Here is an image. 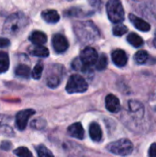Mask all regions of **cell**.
<instances>
[{
  "label": "cell",
  "mask_w": 156,
  "mask_h": 157,
  "mask_svg": "<svg viewBox=\"0 0 156 157\" xmlns=\"http://www.w3.org/2000/svg\"><path fill=\"white\" fill-rule=\"evenodd\" d=\"M64 75V68L63 66L60 65V64H54L52 66L50 67L48 74H47V77H46V83L47 86L51 88H55L57 87Z\"/></svg>",
  "instance_id": "5"
},
{
  "label": "cell",
  "mask_w": 156,
  "mask_h": 157,
  "mask_svg": "<svg viewBox=\"0 0 156 157\" xmlns=\"http://www.w3.org/2000/svg\"><path fill=\"white\" fill-rule=\"evenodd\" d=\"M9 67V58L6 52H0V74L6 73Z\"/></svg>",
  "instance_id": "20"
},
{
  "label": "cell",
  "mask_w": 156,
  "mask_h": 157,
  "mask_svg": "<svg viewBox=\"0 0 156 157\" xmlns=\"http://www.w3.org/2000/svg\"><path fill=\"white\" fill-rule=\"evenodd\" d=\"M107 66H108V57L106 54L102 53L96 63V68L98 71H102V70L106 69Z\"/></svg>",
  "instance_id": "22"
},
{
  "label": "cell",
  "mask_w": 156,
  "mask_h": 157,
  "mask_svg": "<svg viewBox=\"0 0 156 157\" xmlns=\"http://www.w3.org/2000/svg\"><path fill=\"white\" fill-rule=\"evenodd\" d=\"M45 125H46V122L41 119H36L31 122V127H33L34 129H38V130L43 129Z\"/></svg>",
  "instance_id": "28"
},
{
  "label": "cell",
  "mask_w": 156,
  "mask_h": 157,
  "mask_svg": "<svg viewBox=\"0 0 156 157\" xmlns=\"http://www.w3.org/2000/svg\"><path fill=\"white\" fill-rule=\"evenodd\" d=\"M127 31H128L127 27L124 26V25H122V24H118V25H116V26L113 28V34H114L115 36L120 37V36L124 35Z\"/></svg>",
  "instance_id": "27"
},
{
  "label": "cell",
  "mask_w": 156,
  "mask_h": 157,
  "mask_svg": "<svg viewBox=\"0 0 156 157\" xmlns=\"http://www.w3.org/2000/svg\"><path fill=\"white\" fill-rule=\"evenodd\" d=\"M10 44V41L8 39L6 38H0V48H5V47H7L9 46Z\"/></svg>",
  "instance_id": "29"
},
{
  "label": "cell",
  "mask_w": 156,
  "mask_h": 157,
  "mask_svg": "<svg viewBox=\"0 0 156 157\" xmlns=\"http://www.w3.org/2000/svg\"><path fill=\"white\" fill-rule=\"evenodd\" d=\"M42 72H43V64H42V63H38L35 65V67L33 68L31 75H32V77L34 79L38 80V79H40L41 77Z\"/></svg>",
  "instance_id": "24"
},
{
  "label": "cell",
  "mask_w": 156,
  "mask_h": 157,
  "mask_svg": "<svg viewBox=\"0 0 156 157\" xmlns=\"http://www.w3.org/2000/svg\"><path fill=\"white\" fill-rule=\"evenodd\" d=\"M74 28L77 38L81 41H92L99 37L97 28L90 21L77 22Z\"/></svg>",
  "instance_id": "1"
},
{
  "label": "cell",
  "mask_w": 156,
  "mask_h": 157,
  "mask_svg": "<svg viewBox=\"0 0 156 157\" xmlns=\"http://www.w3.org/2000/svg\"><path fill=\"white\" fill-rule=\"evenodd\" d=\"M35 111L33 109H24L19 111L16 116V125L19 131L25 130L29 118L34 115Z\"/></svg>",
  "instance_id": "8"
},
{
  "label": "cell",
  "mask_w": 156,
  "mask_h": 157,
  "mask_svg": "<svg viewBox=\"0 0 156 157\" xmlns=\"http://www.w3.org/2000/svg\"><path fill=\"white\" fill-rule=\"evenodd\" d=\"M106 108L108 111L112 113H117L120 110V99L115 95H108L106 97Z\"/></svg>",
  "instance_id": "10"
},
{
  "label": "cell",
  "mask_w": 156,
  "mask_h": 157,
  "mask_svg": "<svg viewBox=\"0 0 156 157\" xmlns=\"http://www.w3.org/2000/svg\"><path fill=\"white\" fill-rule=\"evenodd\" d=\"M52 47L57 53H63L68 49L69 43L63 35L55 34L52 38Z\"/></svg>",
  "instance_id": "9"
},
{
  "label": "cell",
  "mask_w": 156,
  "mask_h": 157,
  "mask_svg": "<svg viewBox=\"0 0 156 157\" xmlns=\"http://www.w3.org/2000/svg\"><path fill=\"white\" fill-rule=\"evenodd\" d=\"M87 1L93 7H98L101 4V0H87Z\"/></svg>",
  "instance_id": "31"
},
{
  "label": "cell",
  "mask_w": 156,
  "mask_h": 157,
  "mask_svg": "<svg viewBox=\"0 0 156 157\" xmlns=\"http://www.w3.org/2000/svg\"><path fill=\"white\" fill-rule=\"evenodd\" d=\"M10 144L8 143V142H4L3 144H2V145H1V148H3V149H5L6 151H8L9 150V148H10Z\"/></svg>",
  "instance_id": "32"
},
{
  "label": "cell",
  "mask_w": 156,
  "mask_h": 157,
  "mask_svg": "<svg viewBox=\"0 0 156 157\" xmlns=\"http://www.w3.org/2000/svg\"><path fill=\"white\" fill-rule=\"evenodd\" d=\"M79 59L81 60V62L85 65L90 67V66H92V65L97 63V62L98 60V54H97V51L94 48H92V47H86L81 52Z\"/></svg>",
  "instance_id": "7"
},
{
  "label": "cell",
  "mask_w": 156,
  "mask_h": 157,
  "mask_svg": "<svg viewBox=\"0 0 156 157\" xmlns=\"http://www.w3.org/2000/svg\"><path fill=\"white\" fill-rule=\"evenodd\" d=\"M107 149L108 152L114 155H120V156H127L132 153L133 144L129 139L123 138L109 144L107 146Z\"/></svg>",
  "instance_id": "4"
},
{
  "label": "cell",
  "mask_w": 156,
  "mask_h": 157,
  "mask_svg": "<svg viewBox=\"0 0 156 157\" xmlns=\"http://www.w3.org/2000/svg\"><path fill=\"white\" fill-rule=\"evenodd\" d=\"M68 133L72 136L74 137L76 139H83L84 138V134H85V131L84 128L82 126V124L80 122H76L72 124L69 128H68Z\"/></svg>",
  "instance_id": "13"
},
{
  "label": "cell",
  "mask_w": 156,
  "mask_h": 157,
  "mask_svg": "<svg viewBox=\"0 0 156 157\" xmlns=\"http://www.w3.org/2000/svg\"><path fill=\"white\" fill-rule=\"evenodd\" d=\"M149 156L156 157V143L151 145L150 150H149Z\"/></svg>",
  "instance_id": "30"
},
{
  "label": "cell",
  "mask_w": 156,
  "mask_h": 157,
  "mask_svg": "<svg viewBox=\"0 0 156 157\" xmlns=\"http://www.w3.org/2000/svg\"><path fill=\"white\" fill-rule=\"evenodd\" d=\"M129 18L137 29H139L141 31H144V32L149 31L151 29V25L148 22L144 21L143 19H142L141 17H139L133 14H130Z\"/></svg>",
  "instance_id": "11"
},
{
  "label": "cell",
  "mask_w": 156,
  "mask_h": 157,
  "mask_svg": "<svg viewBox=\"0 0 156 157\" xmlns=\"http://www.w3.org/2000/svg\"><path fill=\"white\" fill-rule=\"evenodd\" d=\"M26 17L20 13H16L6 19L4 25V32L10 35H16L26 26Z\"/></svg>",
  "instance_id": "2"
},
{
  "label": "cell",
  "mask_w": 156,
  "mask_h": 157,
  "mask_svg": "<svg viewBox=\"0 0 156 157\" xmlns=\"http://www.w3.org/2000/svg\"><path fill=\"white\" fill-rule=\"evenodd\" d=\"M106 8L108 17L111 22L119 24L124 20L125 13L120 0H109Z\"/></svg>",
  "instance_id": "3"
},
{
  "label": "cell",
  "mask_w": 156,
  "mask_h": 157,
  "mask_svg": "<svg viewBox=\"0 0 156 157\" xmlns=\"http://www.w3.org/2000/svg\"><path fill=\"white\" fill-rule=\"evenodd\" d=\"M15 75L18 77L22 78H29L30 75V69L28 65L19 64L15 69Z\"/></svg>",
  "instance_id": "18"
},
{
  "label": "cell",
  "mask_w": 156,
  "mask_h": 157,
  "mask_svg": "<svg viewBox=\"0 0 156 157\" xmlns=\"http://www.w3.org/2000/svg\"><path fill=\"white\" fill-rule=\"evenodd\" d=\"M65 88L69 94L83 93L87 90L88 84L83 76L79 75H73L70 76Z\"/></svg>",
  "instance_id": "6"
},
{
  "label": "cell",
  "mask_w": 156,
  "mask_h": 157,
  "mask_svg": "<svg viewBox=\"0 0 156 157\" xmlns=\"http://www.w3.org/2000/svg\"><path fill=\"white\" fill-rule=\"evenodd\" d=\"M29 40L36 46H41L47 41V36L42 31H33L29 36Z\"/></svg>",
  "instance_id": "14"
},
{
  "label": "cell",
  "mask_w": 156,
  "mask_h": 157,
  "mask_svg": "<svg viewBox=\"0 0 156 157\" xmlns=\"http://www.w3.org/2000/svg\"><path fill=\"white\" fill-rule=\"evenodd\" d=\"M111 57L113 63L119 67H123L124 65H126L128 62V56L126 52L122 50H115L112 52Z\"/></svg>",
  "instance_id": "12"
},
{
  "label": "cell",
  "mask_w": 156,
  "mask_h": 157,
  "mask_svg": "<svg viewBox=\"0 0 156 157\" xmlns=\"http://www.w3.org/2000/svg\"><path fill=\"white\" fill-rule=\"evenodd\" d=\"M41 17L47 23H57L60 20V16L54 9L44 10L41 13Z\"/></svg>",
  "instance_id": "16"
},
{
  "label": "cell",
  "mask_w": 156,
  "mask_h": 157,
  "mask_svg": "<svg viewBox=\"0 0 156 157\" xmlns=\"http://www.w3.org/2000/svg\"><path fill=\"white\" fill-rule=\"evenodd\" d=\"M154 46L156 47V36H155V39H154Z\"/></svg>",
  "instance_id": "33"
},
{
  "label": "cell",
  "mask_w": 156,
  "mask_h": 157,
  "mask_svg": "<svg viewBox=\"0 0 156 157\" xmlns=\"http://www.w3.org/2000/svg\"><path fill=\"white\" fill-rule=\"evenodd\" d=\"M15 155L17 157H33L31 152L26 147H19L15 150Z\"/></svg>",
  "instance_id": "26"
},
{
  "label": "cell",
  "mask_w": 156,
  "mask_h": 157,
  "mask_svg": "<svg viewBox=\"0 0 156 157\" xmlns=\"http://www.w3.org/2000/svg\"><path fill=\"white\" fill-rule=\"evenodd\" d=\"M127 40L128 42L132 45L133 47H136V48H139L141 46L143 45V40L136 33H130L127 37Z\"/></svg>",
  "instance_id": "19"
},
{
  "label": "cell",
  "mask_w": 156,
  "mask_h": 157,
  "mask_svg": "<svg viewBox=\"0 0 156 157\" xmlns=\"http://www.w3.org/2000/svg\"><path fill=\"white\" fill-rule=\"evenodd\" d=\"M89 135L94 142H100L102 139V130L97 122H92L89 125Z\"/></svg>",
  "instance_id": "15"
},
{
  "label": "cell",
  "mask_w": 156,
  "mask_h": 157,
  "mask_svg": "<svg viewBox=\"0 0 156 157\" xmlns=\"http://www.w3.org/2000/svg\"><path fill=\"white\" fill-rule=\"evenodd\" d=\"M29 52L34 55V56H38V57H48L49 56V50L44 47V46H34L31 47L29 49Z\"/></svg>",
  "instance_id": "17"
},
{
  "label": "cell",
  "mask_w": 156,
  "mask_h": 157,
  "mask_svg": "<svg viewBox=\"0 0 156 157\" xmlns=\"http://www.w3.org/2000/svg\"><path fill=\"white\" fill-rule=\"evenodd\" d=\"M65 16L68 17H86L87 14H86L82 9L79 8H70L67 11H65Z\"/></svg>",
  "instance_id": "25"
},
{
  "label": "cell",
  "mask_w": 156,
  "mask_h": 157,
  "mask_svg": "<svg viewBox=\"0 0 156 157\" xmlns=\"http://www.w3.org/2000/svg\"><path fill=\"white\" fill-rule=\"evenodd\" d=\"M36 150H37V154L39 157H54L52 153L42 144L39 145Z\"/></svg>",
  "instance_id": "23"
},
{
  "label": "cell",
  "mask_w": 156,
  "mask_h": 157,
  "mask_svg": "<svg viewBox=\"0 0 156 157\" xmlns=\"http://www.w3.org/2000/svg\"><path fill=\"white\" fill-rule=\"evenodd\" d=\"M148 58H149V54L144 50H141V51L137 52L134 55V60L138 64L145 63L148 61Z\"/></svg>",
  "instance_id": "21"
}]
</instances>
